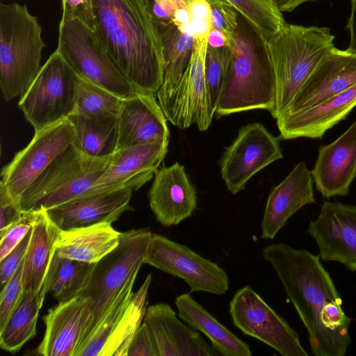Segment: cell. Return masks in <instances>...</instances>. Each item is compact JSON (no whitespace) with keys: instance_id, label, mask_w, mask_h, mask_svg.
<instances>
[{"instance_id":"681fc988","label":"cell","mask_w":356,"mask_h":356,"mask_svg":"<svg viewBox=\"0 0 356 356\" xmlns=\"http://www.w3.org/2000/svg\"><path fill=\"white\" fill-rule=\"evenodd\" d=\"M180 7H188L195 0H176Z\"/></svg>"},{"instance_id":"7c38bea8","label":"cell","mask_w":356,"mask_h":356,"mask_svg":"<svg viewBox=\"0 0 356 356\" xmlns=\"http://www.w3.org/2000/svg\"><path fill=\"white\" fill-rule=\"evenodd\" d=\"M144 264L183 280L192 292L222 295L229 289L225 270L188 247L152 234Z\"/></svg>"},{"instance_id":"d4e9b609","label":"cell","mask_w":356,"mask_h":356,"mask_svg":"<svg viewBox=\"0 0 356 356\" xmlns=\"http://www.w3.org/2000/svg\"><path fill=\"white\" fill-rule=\"evenodd\" d=\"M356 106V85L306 110L282 114L277 119L280 138H321L325 133L345 120Z\"/></svg>"},{"instance_id":"9a60e30c","label":"cell","mask_w":356,"mask_h":356,"mask_svg":"<svg viewBox=\"0 0 356 356\" xmlns=\"http://www.w3.org/2000/svg\"><path fill=\"white\" fill-rule=\"evenodd\" d=\"M307 232L316 241L323 261L356 270V204L324 202Z\"/></svg>"},{"instance_id":"7dc6e473","label":"cell","mask_w":356,"mask_h":356,"mask_svg":"<svg viewBox=\"0 0 356 356\" xmlns=\"http://www.w3.org/2000/svg\"><path fill=\"white\" fill-rule=\"evenodd\" d=\"M316 0H272L276 8L281 13L291 12L301 4Z\"/></svg>"},{"instance_id":"bcb514c9","label":"cell","mask_w":356,"mask_h":356,"mask_svg":"<svg viewBox=\"0 0 356 356\" xmlns=\"http://www.w3.org/2000/svg\"><path fill=\"white\" fill-rule=\"evenodd\" d=\"M351 13L346 29L349 31L350 40L346 51L356 55V0H350Z\"/></svg>"},{"instance_id":"74e56055","label":"cell","mask_w":356,"mask_h":356,"mask_svg":"<svg viewBox=\"0 0 356 356\" xmlns=\"http://www.w3.org/2000/svg\"><path fill=\"white\" fill-rule=\"evenodd\" d=\"M38 209L23 211L15 222L0 233V260L6 257L26 236L33 226Z\"/></svg>"},{"instance_id":"3957f363","label":"cell","mask_w":356,"mask_h":356,"mask_svg":"<svg viewBox=\"0 0 356 356\" xmlns=\"http://www.w3.org/2000/svg\"><path fill=\"white\" fill-rule=\"evenodd\" d=\"M232 59L215 111L217 118L263 109L275 103V76L267 39L238 12L231 45Z\"/></svg>"},{"instance_id":"f1b7e54d","label":"cell","mask_w":356,"mask_h":356,"mask_svg":"<svg viewBox=\"0 0 356 356\" xmlns=\"http://www.w3.org/2000/svg\"><path fill=\"white\" fill-rule=\"evenodd\" d=\"M179 317L188 325L203 333L211 346L224 356H251L248 345L221 324L188 293L175 298Z\"/></svg>"},{"instance_id":"83f0119b","label":"cell","mask_w":356,"mask_h":356,"mask_svg":"<svg viewBox=\"0 0 356 356\" xmlns=\"http://www.w3.org/2000/svg\"><path fill=\"white\" fill-rule=\"evenodd\" d=\"M120 232L109 222L60 231L56 242V254L62 257L95 264L120 242Z\"/></svg>"},{"instance_id":"277c9868","label":"cell","mask_w":356,"mask_h":356,"mask_svg":"<svg viewBox=\"0 0 356 356\" xmlns=\"http://www.w3.org/2000/svg\"><path fill=\"white\" fill-rule=\"evenodd\" d=\"M327 27L287 24L267 40L275 76V103L270 113L277 119L321 61L334 47Z\"/></svg>"},{"instance_id":"ba28073f","label":"cell","mask_w":356,"mask_h":356,"mask_svg":"<svg viewBox=\"0 0 356 356\" xmlns=\"http://www.w3.org/2000/svg\"><path fill=\"white\" fill-rule=\"evenodd\" d=\"M56 50L79 77L122 99L137 92L115 67L95 32L79 20L61 19Z\"/></svg>"},{"instance_id":"52a82bcc","label":"cell","mask_w":356,"mask_h":356,"mask_svg":"<svg viewBox=\"0 0 356 356\" xmlns=\"http://www.w3.org/2000/svg\"><path fill=\"white\" fill-rule=\"evenodd\" d=\"M136 277L125 284L107 312L83 339L74 356H127L131 339L144 319L152 280L149 274L139 289L133 292Z\"/></svg>"},{"instance_id":"d6986e66","label":"cell","mask_w":356,"mask_h":356,"mask_svg":"<svg viewBox=\"0 0 356 356\" xmlns=\"http://www.w3.org/2000/svg\"><path fill=\"white\" fill-rule=\"evenodd\" d=\"M141 186L132 183L113 191L71 200L46 209L53 222L62 231L101 222L113 223L130 206L132 193Z\"/></svg>"},{"instance_id":"4dcf8cb0","label":"cell","mask_w":356,"mask_h":356,"mask_svg":"<svg viewBox=\"0 0 356 356\" xmlns=\"http://www.w3.org/2000/svg\"><path fill=\"white\" fill-rule=\"evenodd\" d=\"M162 47L163 83L157 93L171 89L187 67L194 48V38L172 22L155 25ZM156 93V94H157Z\"/></svg>"},{"instance_id":"c3c4849f","label":"cell","mask_w":356,"mask_h":356,"mask_svg":"<svg viewBox=\"0 0 356 356\" xmlns=\"http://www.w3.org/2000/svg\"><path fill=\"white\" fill-rule=\"evenodd\" d=\"M208 44L214 47H221L227 45L224 35L219 31L213 29H211L209 33Z\"/></svg>"},{"instance_id":"d590c367","label":"cell","mask_w":356,"mask_h":356,"mask_svg":"<svg viewBox=\"0 0 356 356\" xmlns=\"http://www.w3.org/2000/svg\"><path fill=\"white\" fill-rule=\"evenodd\" d=\"M111 157L96 159L87 169L67 185L42 199L35 208L42 206L48 209L81 197L108 168Z\"/></svg>"},{"instance_id":"f546056e","label":"cell","mask_w":356,"mask_h":356,"mask_svg":"<svg viewBox=\"0 0 356 356\" xmlns=\"http://www.w3.org/2000/svg\"><path fill=\"white\" fill-rule=\"evenodd\" d=\"M67 120L73 126L74 145L82 154L92 158L111 156L118 141V118L88 117L76 113Z\"/></svg>"},{"instance_id":"4fadbf2b","label":"cell","mask_w":356,"mask_h":356,"mask_svg":"<svg viewBox=\"0 0 356 356\" xmlns=\"http://www.w3.org/2000/svg\"><path fill=\"white\" fill-rule=\"evenodd\" d=\"M74 138V128L67 119L35 131L28 145L2 168L0 185L19 202L22 193L72 144Z\"/></svg>"},{"instance_id":"e575fe53","label":"cell","mask_w":356,"mask_h":356,"mask_svg":"<svg viewBox=\"0 0 356 356\" xmlns=\"http://www.w3.org/2000/svg\"><path fill=\"white\" fill-rule=\"evenodd\" d=\"M269 40L288 23L272 0H226Z\"/></svg>"},{"instance_id":"5b68a950","label":"cell","mask_w":356,"mask_h":356,"mask_svg":"<svg viewBox=\"0 0 356 356\" xmlns=\"http://www.w3.org/2000/svg\"><path fill=\"white\" fill-rule=\"evenodd\" d=\"M42 28L26 4L0 3V86L6 102L21 97L42 66Z\"/></svg>"},{"instance_id":"484cf974","label":"cell","mask_w":356,"mask_h":356,"mask_svg":"<svg viewBox=\"0 0 356 356\" xmlns=\"http://www.w3.org/2000/svg\"><path fill=\"white\" fill-rule=\"evenodd\" d=\"M32 227L31 239L24 258V293H37L43 287L56 252L55 245L60 229L42 206Z\"/></svg>"},{"instance_id":"cb8c5ba5","label":"cell","mask_w":356,"mask_h":356,"mask_svg":"<svg viewBox=\"0 0 356 356\" xmlns=\"http://www.w3.org/2000/svg\"><path fill=\"white\" fill-rule=\"evenodd\" d=\"M315 202L311 171L301 161L270 191L261 220V237L273 239L292 215Z\"/></svg>"},{"instance_id":"603a6c76","label":"cell","mask_w":356,"mask_h":356,"mask_svg":"<svg viewBox=\"0 0 356 356\" xmlns=\"http://www.w3.org/2000/svg\"><path fill=\"white\" fill-rule=\"evenodd\" d=\"M167 303L147 307L144 322L150 329L160 356H213L219 353L200 333L182 323Z\"/></svg>"},{"instance_id":"ab89813d","label":"cell","mask_w":356,"mask_h":356,"mask_svg":"<svg viewBox=\"0 0 356 356\" xmlns=\"http://www.w3.org/2000/svg\"><path fill=\"white\" fill-rule=\"evenodd\" d=\"M23 266L24 259L13 277L3 289L1 290L0 331L3 329L22 298L24 293L22 282Z\"/></svg>"},{"instance_id":"6da1fadb","label":"cell","mask_w":356,"mask_h":356,"mask_svg":"<svg viewBox=\"0 0 356 356\" xmlns=\"http://www.w3.org/2000/svg\"><path fill=\"white\" fill-rule=\"evenodd\" d=\"M280 280L309 334L315 356H344L351 343L350 318L320 257L285 243H272L262 250Z\"/></svg>"},{"instance_id":"f35d334b","label":"cell","mask_w":356,"mask_h":356,"mask_svg":"<svg viewBox=\"0 0 356 356\" xmlns=\"http://www.w3.org/2000/svg\"><path fill=\"white\" fill-rule=\"evenodd\" d=\"M211 10L212 29L221 32L231 47L238 26V11L226 0H206Z\"/></svg>"},{"instance_id":"5bb4252c","label":"cell","mask_w":356,"mask_h":356,"mask_svg":"<svg viewBox=\"0 0 356 356\" xmlns=\"http://www.w3.org/2000/svg\"><path fill=\"white\" fill-rule=\"evenodd\" d=\"M283 157L278 138L259 122L242 127L219 161L227 189L236 194L257 172Z\"/></svg>"},{"instance_id":"b9f144b4","label":"cell","mask_w":356,"mask_h":356,"mask_svg":"<svg viewBox=\"0 0 356 356\" xmlns=\"http://www.w3.org/2000/svg\"><path fill=\"white\" fill-rule=\"evenodd\" d=\"M31 233L32 228L15 248L6 257L0 260L1 290L10 280L22 262L31 239Z\"/></svg>"},{"instance_id":"8d00e7d4","label":"cell","mask_w":356,"mask_h":356,"mask_svg":"<svg viewBox=\"0 0 356 356\" xmlns=\"http://www.w3.org/2000/svg\"><path fill=\"white\" fill-rule=\"evenodd\" d=\"M232 59V49L227 46H207L204 72L208 95L215 112Z\"/></svg>"},{"instance_id":"ee69618b","label":"cell","mask_w":356,"mask_h":356,"mask_svg":"<svg viewBox=\"0 0 356 356\" xmlns=\"http://www.w3.org/2000/svg\"><path fill=\"white\" fill-rule=\"evenodd\" d=\"M192 17L193 37L209 35L212 29L211 8L206 0H195L188 7Z\"/></svg>"},{"instance_id":"8992f818","label":"cell","mask_w":356,"mask_h":356,"mask_svg":"<svg viewBox=\"0 0 356 356\" xmlns=\"http://www.w3.org/2000/svg\"><path fill=\"white\" fill-rule=\"evenodd\" d=\"M152 235L147 227L120 232L118 245L95 264L89 282L80 293L89 298L91 309L83 338L107 312L125 284L138 275Z\"/></svg>"},{"instance_id":"f6af8a7d","label":"cell","mask_w":356,"mask_h":356,"mask_svg":"<svg viewBox=\"0 0 356 356\" xmlns=\"http://www.w3.org/2000/svg\"><path fill=\"white\" fill-rule=\"evenodd\" d=\"M22 213L19 202L0 185V233L19 220Z\"/></svg>"},{"instance_id":"ffe728a7","label":"cell","mask_w":356,"mask_h":356,"mask_svg":"<svg viewBox=\"0 0 356 356\" xmlns=\"http://www.w3.org/2000/svg\"><path fill=\"white\" fill-rule=\"evenodd\" d=\"M117 118L115 152L139 145L169 142L167 119L154 94L137 92L123 99Z\"/></svg>"},{"instance_id":"60d3db41","label":"cell","mask_w":356,"mask_h":356,"mask_svg":"<svg viewBox=\"0 0 356 356\" xmlns=\"http://www.w3.org/2000/svg\"><path fill=\"white\" fill-rule=\"evenodd\" d=\"M127 356H160L154 337L144 321L131 339Z\"/></svg>"},{"instance_id":"7402d4cb","label":"cell","mask_w":356,"mask_h":356,"mask_svg":"<svg viewBox=\"0 0 356 356\" xmlns=\"http://www.w3.org/2000/svg\"><path fill=\"white\" fill-rule=\"evenodd\" d=\"M311 173L324 197L349 194L356 177V120L334 141L319 147Z\"/></svg>"},{"instance_id":"e0dca14e","label":"cell","mask_w":356,"mask_h":356,"mask_svg":"<svg viewBox=\"0 0 356 356\" xmlns=\"http://www.w3.org/2000/svg\"><path fill=\"white\" fill-rule=\"evenodd\" d=\"M355 85L356 55L334 47L310 74L282 114L306 110Z\"/></svg>"},{"instance_id":"ac0fdd59","label":"cell","mask_w":356,"mask_h":356,"mask_svg":"<svg viewBox=\"0 0 356 356\" xmlns=\"http://www.w3.org/2000/svg\"><path fill=\"white\" fill-rule=\"evenodd\" d=\"M91 316L89 298L79 295L58 302L43 316L45 332L33 352L43 356H74Z\"/></svg>"},{"instance_id":"7a4b0ae2","label":"cell","mask_w":356,"mask_h":356,"mask_svg":"<svg viewBox=\"0 0 356 356\" xmlns=\"http://www.w3.org/2000/svg\"><path fill=\"white\" fill-rule=\"evenodd\" d=\"M95 33L138 92L156 94L163 83L162 47L146 0H92Z\"/></svg>"},{"instance_id":"8fae6325","label":"cell","mask_w":356,"mask_h":356,"mask_svg":"<svg viewBox=\"0 0 356 356\" xmlns=\"http://www.w3.org/2000/svg\"><path fill=\"white\" fill-rule=\"evenodd\" d=\"M229 312L235 327L283 356H308L298 333L250 286L237 291Z\"/></svg>"},{"instance_id":"9c48e42d","label":"cell","mask_w":356,"mask_h":356,"mask_svg":"<svg viewBox=\"0 0 356 356\" xmlns=\"http://www.w3.org/2000/svg\"><path fill=\"white\" fill-rule=\"evenodd\" d=\"M78 78L57 50L51 54L18 102L35 132L67 119L74 112Z\"/></svg>"},{"instance_id":"7bdbcfd3","label":"cell","mask_w":356,"mask_h":356,"mask_svg":"<svg viewBox=\"0 0 356 356\" xmlns=\"http://www.w3.org/2000/svg\"><path fill=\"white\" fill-rule=\"evenodd\" d=\"M62 19H77L95 31V16L92 0H62Z\"/></svg>"},{"instance_id":"1f68e13d","label":"cell","mask_w":356,"mask_h":356,"mask_svg":"<svg viewBox=\"0 0 356 356\" xmlns=\"http://www.w3.org/2000/svg\"><path fill=\"white\" fill-rule=\"evenodd\" d=\"M47 293L48 285L45 281L37 293H23L18 305L0 331V347L2 349L15 353L35 335L38 318Z\"/></svg>"},{"instance_id":"30bf717a","label":"cell","mask_w":356,"mask_h":356,"mask_svg":"<svg viewBox=\"0 0 356 356\" xmlns=\"http://www.w3.org/2000/svg\"><path fill=\"white\" fill-rule=\"evenodd\" d=\"M208 37H193V51L183 74L171 89L156 94L166 119L181 129L195 124L200 131H206L215 114L210 104L204 72Z\"/></svg>"},{"instance_id":"2e32d148","label":"cell","mask_w":356,"mask_h":356,"mask_svg":"<svg viewBox=\"0 0 356 356\" xmlns=\"http://www.w3.org/2000/svg\"><path fill=\"white\" fill-rule=\"evenodd\" d=\"M168 143H147L115 152L102 176L78 199L108 193L132 183L142 186L159 169L168 152Z\"/></svg>"},{"instance_id":"d6a6232c","label":"cell","mask_w":356,"mask_h":356,"mask_svg":"<svg viewBox=\"0 0 356 356\" xmlns=\"http://www.w3.org/2000/svg\"><path fill=\"white\" fill-rule=\"evenodd\" d=\"M94 266L95 264L60 257L55 252L46 279L48 292L58 302L80 295L89 282Z\"/></svg>"},{"instance_id":"836d02e7","label":"cell","mask_w":356,"mask_h":356,"mask_svg":"<svg viewBox=\"0 0 356 356\" xmlns=\"http://www.w3.org/2000/svg\"><path fill=\"white\" fill-rule=\"evenodd\" d=\"M122 99L104 88L79 77L73 113L88 117L118 118Z\"/></svg>"},{"instance_id":"4316f807","label":"cell","mask_w":356,"mask_h":356,"mask_svg":"<svg viewBox=\"0 0 356 356\" xmlns=\"http://www.w3.org/2000/svg\"><path fill=\"white\" fill-rule=\"evenodd\" d=\"M97 158L86 156L71 145L22 193V211L33 209L44 197L60 189L87 169Z\"/></svg>"},{"instance_id":"44dd1931","label":"cell","mask_w":356,"mask_h":356,"mask_svg":"<svg viewBox=\"0 0 356 356\" xmlns=\"http://www.w3.org/2000/svg\"><path fill=\"white\" fill-rule=\"evenodd\" d=\"M149 207L163 226L178 225L197 208V192L178 162L158 169L148 192Z\"/></svg>"}]
</instances>
